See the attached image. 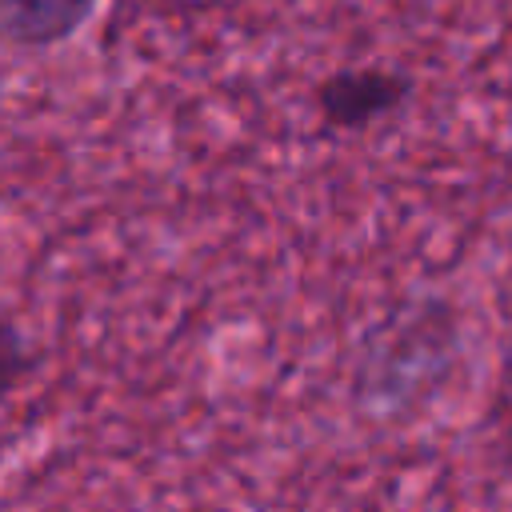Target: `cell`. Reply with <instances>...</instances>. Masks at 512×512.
<instances>
[{
    "instance_id": "6da1fadb",
    "label": "cell",
    "mask_w": 512,
    "mask_h": 512,
    "mask_svg": "<svg viewBox=\"0 0 512 512\" xmlns=\"http://www.w3.org/2000/svg\"><path fill=\"white\" fill-rule=\"evenodd\" d=\"M412 96V76L396 68H340L312 88V104L328 128H368Z\"/></svg>"
},
{
    "instance_id": "7a4b0ae2",
    "label": "cell",
    "mask_w": 512,
    "mask_h": 512,
    "mask_svg": "<svg viewBox=\"0 0 512 512\" xmlns=\"http://www.w3.org/2000/svg\"><path fill=\"white\" fill-rule=\"evenodd\" d=\"M100 0H0L4 48H52L72 40Z\"/></svg>"
},
{
    "instance_id": "3957f363",
    "label": "cell",
    "mask_w": 512,
    "mask_h": 512,
    "mask_svg": "<svg viewBox=\"0 0 512 512\" xmlns=\"http://www.w3.org/2000/svg\"><path fill=\"white\" fill-rule=\"evenodd\" d=\"M32 372V352L16 324L0 320V400L20 388V380Z\"/></svg>"
}]
</instances>
